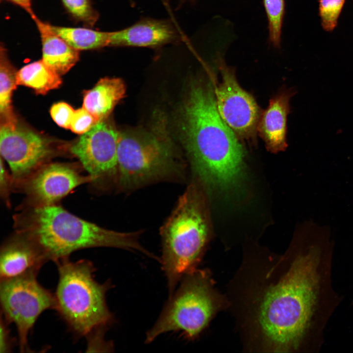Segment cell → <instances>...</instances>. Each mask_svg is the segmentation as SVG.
<instances>
[{
	"mask_svg": "<svg viewBox=\"0 0 353 353\" xmlns=\"http://www.w3.org/2000/svg\"><path fill=\"white\" fill-rule=\"evenodd\" d=\"M295 243L283 275L264 297L259 323L274 351L318 353L343 300L332 281L335 243L330 227L311 220Z\"/></svg>",
	"mask_w": 353,
	"mask_h": 353,
	"instance_id": "obj_1",
	"label": "cell"
},
{
	"mask_svg": "<svg viewBox=\"0 0 353 353\" xmlns=\"http://www.w3.org/2000/svg\"><path fill=\"white\" fill-rule=\"evenodd\" d=\"M180 116L184 149L201 182L222 190L238 186L244 171V150L219 113L211 83H192Z\"/></svg>",
	"mask_w": 353,
	"mask_h": 353,
	"instance_id": "obj_2",
	"label": "cell"
},
{
	"mask_svg": "<svg viewBox=\"0 0 353 353\" xmlns=\"http://www.w3.org/2000/svg\"><path fill=\"white\" fill-rule=\"evenodd\" d=\"M20 210L14 215L16 232L34 242L49 260L56 262L69 258L77 250L95 247L124 249L152 255L140 244L142 231L108 229L74 215L58 204L22 206Z\"/></svg>",
	"mask_w": 353,
	"mask_h": 353,
	"instance_id": "obj_3",
	"label": "cell"
},
{
	"mask_svg": "<svg viewBox=\"0 0 353 353\" xmlns=\"http://www.w3.org/2000/svg\"><path fill=\"white\" fill-rule=\"evenodd\" d=\"M185 173L163 120L149 128L120 132L116 186L120 191L162 181H181Z\"/></svg>",
	"mask_w": 353,
	"mask_h": 353,
	"instance_id": "obj_4",
	"label": "cell"
},
{
	"mask_svg": "<svg viewBox=\"0 0 353 353\" xmlns=\"http://www.w3.org/2000/svg\"><path fill=\"white\" fill-rule=\"evenodd\" d=\"M204 201L197 186L189 185L160 228V261L169 297L182 278L194 271L206 242L208 228Z\"/></svg>",
	"mask_w": 353,
	"mask_h": 353,
	"instance_id": "obj_5",
	"label": "cell"
},
{
	"mask_svg": "<svg viewBox=\"0 0 353 353\" xmlns=\"http://www.w3.org/2000/svg\"><path fill=\"white\" fill-rule=\"evenodd\" d=\"M55 263L59 276L54 294L55 310L71 331L87 336L98 328H107L113 321L106 302L111 283L97 282L95 268L88 260L73 262L66 258Z\"/></svg>",
	"mask_w": 353,
	"mask_h": 353,
	"instance_id": "obj_6",
	"label": "cell"
},
{
	"mask_svg": "<svg viewBox=\"0 0 353 353\" xmlns=\"http://www.w3.org/2000/svg\"><path fill=\"white\" fill-rule=\"evenodd\" d=\"M153 326L147 332L145 342L159 335L181 331L188 339L195 338L205 328L214 309L213 297L204 275L195 270L179 282Z\"/></svg>",
	"mask_w": 353,
	"mask_h": 353,
	"instance_id": "obj_7",
	"label": "cell"
},
{
	"mask_svg": "<svg viewBox=\"0 0 353 353\" xmlns=\"http://www.w3.org/2000/svg\"><path fill=\"white\" fill-rule=\"evenodd\" d=\"M38 273L31 272L0 279L1 313L8 323L16 325L21 352L30 350L28 336L40 315L56 308L54 294L38 282Z\"/></svg>",
	"mask_w": 353,
	"mask_h": 353,
	"instance_id": "obj_8",
	"label": "cell"
},
{
	"mask_svg": "<svg viewBox=\"0 0 353 353\" xmlns=\"http://www.w3.org/2000/svg\"><path fill=\"white\" fill-rule=\"evenodd\" d=\"M119 136L113 126L101 120L69 149L90 176L91 184L96 189L106 190L116 186Z\"/></svg>",
	"mask_w": 353,
	"mask_h": 353,
	"instance_id": "obj_9",
	"label": "cell"
},
{
	"mask_svg": "<svg viewBox=\"0 0 353 353\" xmlns=\"http://www.w3.org/2000/svg\"><path fill=\"white\" fill-rule=\"evenodd\" d=\"M0 152L10 167L14 188L57 153L50 141L17 121L0 124Z\"/></svg>",
	"mask_w": 353,
	"mask_h": 353,
	"instance_id": "obj_10",
	"label": "cell"
},
{
	"mask_svg": "<svg viewBox=\"0 0 353 353\" xmlns=\"http://www.w3.org/2000/svg\"><path fill=\"white\" fill-rule=\"evenodd\" d=\"M81 165L48 162L17 183L14 191L25 196L22 206H41L57 204L78 186L90 183L92 179Z\"/></svg>",
	"mask_w": 353,
	"mask_h": 353,
	"instance_id": "obj_11",
	"label": "cell"
},
{
	"mask_svg": "<svg viewBox=\"0 0 353 353\" xmlns=\"http://www.w3.org/2000/svg\"><path fill=\"white\" fill-rule=\"evenodd\" d=\"M218 63L222 75V82L215 90L219 113L236 134L251 138L258 123V106L252 96L240 86L233 71L222 60Z\"/></svg>",
	"mask_w": 353,
	"mask_h": 353,
	"instance_id": "obj_12",
	"label": "cell"
},
{
	"mask_svg": "<svg viewBox=\"0 0 353 353\" xmlns=\"http://www.w3.org/2000/svg\"><path fill=\"white\" fill-rule=\"evenodd\" d=\"M180 36L168 20L144 18L124 29L110 32V47L156 48L176 43Z\"/></svg>",
	"mask_w": 353,
	"mask_h": 353,
	"instance_id": "obj_13",
	"label": "cell"
},
{
	"mask_svg": "<svg viewBox=\"0 0 353 353\" xmlns=\"http://www.w3.org/2000/svg\"><path fill=\"white\" fill-rule=\"evenodd\" d=\"M49 259L42 249L24 234L15 233L5 240L0 252V279L38 272Z\"/></svg>",
	"mask_w": 353,
	"mask_h": 353,
	"instance_id": "obj_14",
	"label": "cell"
},
{
	"mask_svg": "<svg viewBox=\"0 0 353 353\" xmlns=\"http://www.w3.org/2000/svg\"><path fill=\"white\" fill-rule=\"evenodd\" d=\"M289 92L272 99L258 123L260 134L270 151L277 152L286 149L287 116L289 112Z\"/></svg>",
	"mask_w": 353,
	"mask_h": 353,
	"instance_id": "obj_15",
	"label": "cell"
},
{
	"mask_svg": "<svg viewBox=\"0 0 353 353\" xmlns=\"http://www.w3.org/2000/svg\"><path fill=\"white\" fill-rule=\"evenodd\" d=\"M38 31L42 44V60L59 75L67 73L78 61L79 51L54 33L47 23L35 15L32 18Z\"/></svg>",
	"mask_w": 353,
	"mask_h": 353,
	"instance_id": "obj_16",
	"label": "cell"
},
{
	"mask_svg": "<svg viewBox=\"0 0 353 353\" xmlns=\"http://www.w3.org/2000/svg\"><path fill=\"white\" fill-rule=\"evenodd\" d=\"M126 87L122 79L105 77L85 91L83 107L99 121L104 120L125 96Z\"/></svg>",
	"mask_w": 353,
	"mask_h": 353,
	"instance_id": "obj_17",
	"label": "cell"
},
{
	"mask_svg": "<svg viewBox=\"0 0 353 353\" xmlns=\"http://www.w3.org/2000/svg\"><path fill=\"white\" fill-rule=\"evenodd\" d=\"M60 76L40 60L23 67L17 71L16 79L17 85L30 87L37 94L44 95L60 86Z\"/></svg>",
	"mask_w": 353,
	"mask_h": 353,
	"instance_id": "obj_18",
	"label": "cell"
},
{
	"mask_svg": "<svg viewBox=\"0 0 353 353\" xmlns=\"http://www.w3.org/2000/svg\"><path fill=\"white\" fill-rule=\"evenodd\" d=\"M50 28L74 49L95 50L109 46L110 32L85 27L61 26L49 24Z\"/></svg>",
	"mask_w": 353,
	"mask_h": 353,
	"instance_id": "obj_19",
	"label": "cell"
},
{
	"mask_svg": "<svg viewBox=\"0 0 353 353\" xmlns=\"http://www.w3.org/2000/svg\"><path fill=\"white\" fill-rule=\"evenodd\" d=\"M17 72L8 57L7 50L1 44L0 49V124L17 121L12 106V96L17 85Z\"/></svg>",
	"mask_w": 353,
	"mask_h": 353,
	"instance_id": "obj_20",
	"label": "cell"
},
{
	"mask_svg": "<svg viewBox=\"0 0 353 353\" xmlns=\"http://www.w3.org/2000/svg\"><path fill=\"white\" fill-rule=\"evenodd\" d=\"M268 20L270 42L279 48L284 14V0H263Z\"/></svg>",
	"mask_w": 353,
	"mask_h": 353,
	"instance_id": "obj_21",
	"label": "cell"
},
{
	"mask_svg": "<svg viewBox=\"0 0 353 353\" xmlns=\"http://www.w3.org/2000/svg\"><path fill=\"white\" fill-rule=\"evenodd\" d=\"M70 15L89 26H93L98 20V12L90 0H61Z\"/></svg>",
	"mask_w": 353,
	"mask_h": 353,
	"instance_id": "obj_22",
	"label": "cell"
},
{
	"mask_svg": "<svg viewBox=\"0 0 353 353\" xmlns=\"http://www.w3.org/2000/svg\"><path fill=\"white\" fill-rule=\"evenodd\" d=\"M346 0H319V15L322 28L331 32L337 26L338 20Z\"/></svg>",
	"mask_w": 353,
	"mask_h": 353,
	"instance_id": "obj_23",
	"label": "cell"
},
{
	"mask_svg": "<svg viewBox=\"0 0 353 353\" xmlns=\"http://www.w3.org/2000/svg\"><path fill=\"white\" fill-rule=\"evenodd\" d=\"M99 122L84 107L75 111L70 126V129L74 133L83 134Z\"/></svg>",
	"mask_w": 353,
	"mask_h": 353,
	"instance_id": "obj_24",
	"label": "cell"
},
{
	"mask_svg": "<svg viewBox=\"0 0 353 353\" xmlns=\"http://www.w3.org/2000/svg\"><path fill=\"white\" fill-rule=\"evenodd\" d=\"M75 111L68 103L60 102L52 105L50 114L57 125L66 129H70Z\"/></svg>",
	"mask_w": 353,
	"mask_h": 353,
	"instance_id": "obj_25",
	"label": "cell"
},
{
	"mask_svg": "<svg viewBox=\"0 0 353 353\" xmlns=\"http://www.w3.org/2000/svg\"><path fill=\"white\" fill-rule=\"evenodd\" d=\"M106 328H98L87 336L88 338L87 352H111L113 351V344L104 339V335Z\"/></svg>",
	"mask_w": 353,
	"mask_h": 353,
	"instance_id": "obj_26",
	"label": "cell"
},
{
	"mask_svg": "<svg viewBox=\"0 0 353 353\" xmlns=\"http://www.w3.org/2000/svg\"><path fill=\"white\" fill-rule=\"evenodd\" d=\"M0 196L8 207L10 205L9 196L14 191V183L11 173H8L4 165L2 158H0Z\"/></svg>",
	"mask_w": 353,
	"mask_h": 353,
	"instance_id": "obj_27",
	"label": "cell"
},
{
	"mask_svg": "<svg viewBox=\"0 0 353 353\" xmlns=\"http://www.w3.org/2000/svg\"><path fill=\"white\" fill-rule=\"evenodd\" d=\"M8 322L3 319L1 315L0 326V353L10 352L12 348V342L7 327Z\"/></svg>",
	"mask_w": 353,
	"mask_h": 353,
	"instance_id": "obj_28",
	"label": "cell"
},
{
	"mask_svg": "<svg viewBox=\"0 0 353 353\" xmlns=\"http://www.w3.org/2000/svg\"><path fill=\"white\" fill-rule=\"evenodd\" d=\"M23 9L32 18L35 14L32 9V0H5Z\"/></svg>",
	"mask_w": 353,
	"mask_h": 353,
	"instance_id": "obj_29",
	"label": "cell"
},
{
	"mask_svg": "<svg viewBox=\"0 0 353 353\" xmlns=\"http://www.w3.org/2000/svg\"><path fill=\"white\" fill-rule=\"evenodd\" d=\"M352 304H353V301L352 302Z\"/></svg>",
	"mask_w": 353,
	"mask_h": 353,
	"instance_id": "obj_30",
	"label": "cell"
},
{
	"mask_svg": "<svg viewBox=\"0 0 353 353\" xmlns=\"http://www.w3.org/2000/svg\"></svg>",
	"mask_w": 353,
	"mask_h": 353,
	"instance_id": "obj_31",
	"label": "cell"
}]
</instances>
